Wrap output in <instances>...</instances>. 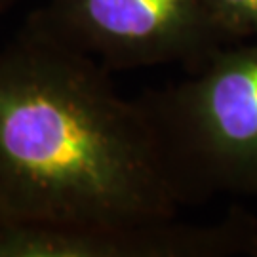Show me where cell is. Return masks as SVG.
I'll return each mask as SVG.
<instances>
[{
  "mask_svg": "<svg viewBox=\"0 0 257 257\" xmlns=\"http://www.w3.org/2000/svg\"><path fill=\"white\" fill-rule=\"evenodd\" d=\"M27 27L109 69H193L229 44L208 0H46Z\"/></svg>",
  "mask_w": 257,
  "mask_h": 257,
  "instance_id": "cell-3",
  "label": "cell"
},
{
  "mask_svg": "<svg viewBox=\"0 0 257 257\" xmlns=\"http://www.w3.org/2000/svg\"><path fill=\"white\" fill-rule=\"evenodd\" d=\"M227 42L257 38V0H208Z\"/></svg>",
  "mask_w": 257,
  "mask_h": 257,
  "instance_id": "cell-5",
  "label": "cell"
},
{
  "mask_svg": "<svg viewBox=\"0 0 257 257\" xmlns=\"http://www.w3.org/2000/svg\"><path fill=\"white\" fill-rule=\"evenodd\" d=\"M174 219L76 229L0 217V257H229L249 255L257 238L255 219L244 213L213 225Z\"/></svg>",
  "mask_w": 257,
  "mask_h": 257,
  "instance_id": "cell-4",
  "label": "cell"
},
{
  "mask_svg": "<svg viewBox=\"0 0 257 257\" xmlns=\"http://www.w3.org/2000/svg\"><path fill=\"white\" fill-rule=\"evenodd\" d=\"M179 204L139 101L31 27L0 48V217L76 229L174 219Z\"/></svg>",
  "mask_w": 257,
  "mask_h": 257,
  "instance_id": "cell-1",
  "label": "cell"
},
{
  "mask_svg": "<svg viewBox=\"0 0 257 257\" xmlns=\"http://www.w3.org/2000/svg\"><path fill=\"white\" fill-rule=\"evenodd\" d=\"M139 103L179 206L257 196V38L217 48Z\"/></svg>",
  "mask_w": 257,
  "mask_h": 257,
  "instance_id": "cell-2",
  "label": "cell"
},
{
  "mask_svg": "<svg viewBox=\"0 0 257 257\" xmlns=\"http://www.w3.org/2000/svg\"><path fill=\"white\" fill-rule=\"evenodd\" d=\"M14 2H16V0H0V14H2V12H6Z\"/></svg>",
  "mask_w": 257,
  "mask_h": 257,
  "instance_id": "cell-6",
  "label": "cell"
},
{
  "mask_svg": "<svg viewBox=\"0 0 257 257\" xmlns=\"http://www.w3.org/2000/svg\"><path fill=\"white\" fill-rule=\"evenodd\" d=\"M249 255L257 257V238H255V242H253V246H251V251H249Z\"/></svg>",
  "mask_w": 257,
  "mask_h": 257,
  "instance_id": "cell-7",
  "label": "cell"
}]
</instances>
